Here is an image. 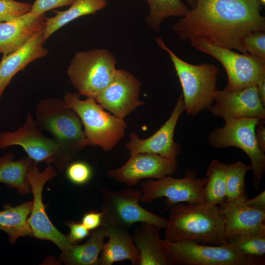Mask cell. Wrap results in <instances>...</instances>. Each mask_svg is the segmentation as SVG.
<instances>
[{"instance_id": "1", "label": "cell", "mask_w": 265, "mask_h": 265, "mask_svg": "<svg viewBox=\"0 0 265 265\" xmlns=\"http://www.w3.org/2000/svg\"><path fill=\"white\" fill-rule=\"evenodd\" d=\"M259 0H196L194 7L172 26L180 40L201 39L247 53L242 38L265 32V18Z\"/></svg>"}, {"instance_id": "2", "label": "cell", "mask_w": 265, "mask_h": 265, "mask_svg": "<svg viewBox=\"0 0 265 265\" xmlns=\"http://www.w3.org/2000/svg\"><path fill=\"white\" fill-rule=\"evenodd\" d=\"M164 239L186 240L195 243L220 245L226 243L224 225L219 208L206 201L177 204L169 209Z\"/></svg>"}, {"instance_id": "3", "label": "cell", "mask_w": 265, "mask_h": 265, "mask_svg": "<svg viewBox=\"0 0 265 265\" xmlns=\"http://www.w3.org/2000/svg\"><path fill=\"white\" fill-rule=\"evenodd\" d=\"M34 120L41 130L53 136L69 163L85 147L91 146L80 118L63 99L52 97L40 100L35 106Z\"/></svg>"}, {"instance_id": "4", "label": "cell", "mask_w": 265, "mask_h": 265, "mask_svg": "<svg viewBox=\"0 0 265 265\" xmlns=\"http://www.w3.org/2000/svg\"><path fill=\"white\" fill-rule=\"evenodd\" d=\"M159 48L169 55L182 90L185 111L195 116L209 110L212 105L216 92L219 68L214 64H190L179 57L165 44L160 37L156 38Z\"/></svg>"}, {"instance_id": "5", "label": "cell", "mask_w": 265, "mask_h": 265, "mask_svg": "<svg viewBox=\"0 0 265 265\" xmlns=\"http://www.w3.org/2000/svg\"><path fill=\"white\" fill-rule=\"evenodd\" d=\"M63 100L79 115L91 145L98 146L108 152L124 137L128 127L124 119L106 111L94 98L81 100L78 93L68 92Z\"/></svg>"}, {"instance_id": "6", "label": "cell", "mask_w": 265, "mask_h": 265, "mask_svg": "<svg viewBox=\"0 0 265 265\" xmlns=\"http://www.w3.org/2000/svg\"><path fill=\"white\" fill-rule=\"evenodd\" d=\"M170 265H264L265 257L245 255L226 243L220 245L199 244L183 240L161 239Z\"/></svg>"}, {"instance_id": "7", "label": "cell", "mask_w": 265, "mask_h": 265, "mask_svg": "<svg viewBox=\"0 0 265 265\" xmlns=\"http://www.w3.org/2000/svg\"><path fill=\"white\" fill-rule=\"evenodd\" d=\"M116 62L114 54L105 49L79 52L70 61L67 76L79 95L95 98L113 78Z\"/></svg>"}, {"instance_id": "8", "label": "cell", "mask_w": 265, "mask_h": 265, "mask_svg": "<svg viewBox=\"0 0 265 265\" xmlns=\"http://www.w3.org/2000/svg\"><path fill=\"white\" fill-rule=\"evenodd\" d=\"M102 199V221L105 228L115 226L126 229L136 223L145 222L161 229L166 227L168 219L151 212L141 206L142 191L128 187L115 191L100 188Z\"/></svg>"}, {"instance_id": "9", "label": "cell", "mask_w": 265, "mask_h": 265, "mask_svg": "<svg viewBox=\"0 0 265 265\" xmlns=\"http://www.w3.org/2000/svg\"><path fill=\"white\" fill-rule=\"evenodd\" d=\"M261 120L256 118H242L225 122L214 129L208 136L211 147L222 149L235 147L242 150L249 157L250 170L253 172L252 185L257 191L265 172V154L259 148L255 138V128Z\"/></svg>"}, {"instance_id": "10", "label": "cell", "mask_w": 265, "mask_h": 265, "mask_svg": "<svg viewBox=\"0 0 265 265\" xmlns=\"http://www.w3.org/2000/svg\"><path fill=\"white\" fill-rule=\"evenodd\" d=\"M197 50L209 54L221 63L227 76L225 89L240 90L256 86L265 80V59L249 53H238L201 39L189 40Z\"/></svg>"}, {"instance_id": "11", "label": "cell", "mask_w": 265, "mask_h": 265, "mask_svg": "<svg viewBox=\"0 0 265 265\" xmlns=\"http://www.w3.org/2000/svg\"><path fill=\"white\" fill-rule=\"evenodd\" d=\"M18 145L22 147L34 163H53L59 170H64L70 163L53 138L41 132L31 114L29 112L22 126L13 132L0 133V149Z\"/></svg>"}, {"instance_id": "12", "label": "cell", "mask_w": 265, "mask_h": 265, "mask_svg": "<svg viewBox=\"0 0 265 265\" xmlns=\"http://www.w3.org/2000/svg\"><path fill=\"white\" fill-rule=\"evenodd\" d=\"M207 181L206 177H198L197 171L194 169H187L182 178L167 176L156 181H143L141 202L151 203L158 198L165 197L166 210L180 203L204 202Z\"/></svg>"}, {"instance_id": "13", "label": "cell", "mask_w": 265, "mask_h": 265, "mask_svg": "<svg viewBox=\"0 0 265 265\" xmlns=\"http://www.w3.org/2000/svg\"><path fill=\"white\" fill-rule=\"evenodd\" d=\"M37 164L34 162L27 174L33 199L32 210L27 221L32 230V236L51 241L63 252L73 244L68 236L60 232L50 220L45 211L42 195L45 184L57 174L55 168L50 165L40 172Z\"/></svg>"}, {"instance_id": "14", "label": "cell", "mask_w": 265, "mask_h": 265, "mask_svg": "<svg viewBox=\"0 0 265 265\" xmlns=\"http://www.w3.org/2000/svg\"><path fill=\"white\" fill-rule=\"evenodd\" d=\"M141 83L129 71L117 69L109 84L94 99L105 110L125 118L145 103L140 100Z\"/></svg>"}, {"instance_id": "15", "label": "cell", "mask_w": 265, "mask_h": 265, "mask_svg": "<svg viewBox=\"0 0 265 265\" xmlns=\"http://www.w3.org/2000/svg\"><path fill=\"white\" fill-rule=\"evenodd\" d=\"M177 159H168L153 153H138L130 156L121 167L109 170V178L129 186L137 185L143 179H159L176 172Z\"/></svg>"}, {"instance_id": "16", "label": "cell", "mask_w": 265, "mask_h": 265, "mask_svg": "<svg viewBox=\"0 0 265 265\" xmlns=\"http://www.w3.org/2000/svg\"><path fill=\"white\" fill-rule=\"evenodd\" d=\"M209 110L225 123L242 118L265 119V106L258 96L256 86L236 91L218 89Z\"/></svg>"}, {"instance_id": "17", "label": "cell", "mask_w": 265, "mask_h": 265, "mask_svg": "<svg viewBox=\"0 0 265 265\" xmlns=\"http://www.w3.org/2000/svg\"><path fill=\"white\" fill-rule=\"evenodd\" d=\"M185 106L181 94L169 118L153 134L145 139H140L133 132L130 134V141L125 147L130 156L138 153H153L168 159H177L180 154V144L174 140L178 121L184 111Z\"/></svg>"}, {"instance_id": "18", "label": "cell", "mask_w": 265, "mask_h": 265, "mask_svg": "<svg viewBox=\"0 0 265 265\" xmlns=\"http://www.w3.org/2000/svg\"><path fill=\"white\" fill-rule=\"evenodd\" d=\"M45 14L31 11L0 23V53L7 55L22 47L35 33L45 28Z\"/></svg>"}, {"instance_id": "19", "label": "cell", "mask_w": 265, "mask_h": 265, "mask_svg": "<svg viewBox=\"0 0 265 265\" xmlns=\"http://www.w3.org/2000/svg\"><path fill=\"white\" fill-rule=\"evenodd\" d=\"M44 29L35 33L17 51L3 55L0 62V101L5 88L17 73L31 62L48 53L43 46Z\"/></svg>"}, {"instance_id": "20", "label": "cell", "mask_w": 265, "mask_h": 265, "mask_svg": "<svg viewBox=\"0 0 265 265\" xmlns=\"http://www.w3.org/2000/svg\"><path fill=\"white\" fill-rule=\"evenodd\" d=\"M226 238L236 234L265 230V209L240 203L218 206Z\"/></svg>"}, {"instance_id": "21", "label": "cell", "mask_w": 265, "mask_h": 265, "mask_svg": "<svg viewBox=\"0 0 265 265\" xmlns=\"http://www.w3.org/2000/svg\"><path fill=\"white\" fill-rule=\"evenodd\" d=\"M108 240L104 243L99 258V265H111L115 262L129 260L139 265L140 255L127 229L115 226L105 228Z\"/></svg>"}, {"instance_id": "22", "label": "cell", "mask_w": 265, "mask_h": 265, "mask_svg": "<svg viewBox=\"0 0 265 265\" xmlns=\"http://www.w3.org/2000/svg\"><path fill=\"white\" fill-rule=\"evenodd\" d=\"M160 230L145 222L134 229L132 238L139 253V265H170L161 244Z\"/></svg>"}, {"instance_id": "23", "label": "cell", "mask_w": 265, "mask_h": 265, "mask_svg": "<svg viewBox=\"0 0 265 265\" xmlns=\"http://www.w3.org/2000/svg\"><path fill=\"white\" fill-rule=\"evenodd\" d=\"M105 238V228L101 226L93 230L85 243L73 244L61 252L59 259L69 265H99V258Z\"/></svg>"}, {"instance_id": "24", "label": "cell", "mask_w": 265, "mask_h": 265, "mask_svg": "<svg viewBox=\"0 0 265 265\" xmlns=\"http://www.w3.org/2000/svg\"><path fill=\"white\" fill-rule=\"evenodd\" d=\"M32 205V201L15 207L6 204L3 210L0 211V230L7 234L11 244H15L20 237L32 236V230L27 221Z\"/></svg>"}, {"instance_id": "25", "label": "cell", "mask_w": 265, "mask_h": 265, "mask_svg": "<svg viewBox=\"0 0 265 265\" xmlns=\"http://www.w3.org/2000/svg\"><path fill=\"white\" fill-rule=\"evenodd\" d=\"M34 161L28 156L18 160L10 152L0 158V183L17 189L21 195L31 192L27 177L29 169Z\"/></svg>"}, {"instance_id": "26", "label": "cell", "mask_w": 265, "mask_h": 265, "mask_svg": "<svg viewBox=\"0 0 265 265\" xmlns=\"http://www.w3.org/2000/svg\"><path fill=\"white\" fill-rule=\"evenodd\" d=\"M107 4L106 0H76L67 10L53 11L55 15L45 19L44 41L67 24L81 16L95 14L104 9Z\"/></svg>"}, {"instance_id": "27", "label": "cell", "mask_w": 265, "mask_h": 265, "mask_svg": "<svg viewBox=\"0 0 265 265\" xmlns=\"http://www.w3.org/2000/svg\"><path fill=\"white\" fill-rule=\"evenodd\" d=\"M150 12L145 21L148 27L158 32L162 23L171 17L182 18L190 10L181 0H146Z\"/></svg>"}, {"instance_id": "28", "label": "cell", "mask_w": 265, "mask_h": 265, "mask_svg": "<svg viewBox=\"0 0 265 265\" xmlns=\"http://www.w3.org/2000/svg\"><path fill=\"white\" fill-rule=\"evenodd\" d=\"M227 164L216 159L209 164L206 173L205 201L217 206L225 202Z\"/></svg>"}, {"instance_id": "29", "label": "cell", "mask_w": 265, "mask_h": 265, "mask_svg": "<svg viewBox=\"0 0 265 265\" xmlns=\"http://www.w3.org/2000/svg\"><path fill=\"white\" fill-rule=\"evenodd\" d=\"M250 166L241 161L227 164L226 179V199L223 204L240 203L248 198L245 177Z\"/></svg>"}, {"instance_id": "30", "label": "cell", "mask_w": 265, "mask_h": 265, "mask_svg": "<svg viewBox=\"0 0 265 265\" xmlns=\"http://www.w3.org/2000/svg\"><path fill=\"white\" fill-rule=\"evenodd\" d=\"M226 242L245 255L261 258L265 254V230L233 235L226 238Z\"/></svg>"}, {"instance_id": "31", "label": "cell", "mask_w": 265, "mask_h": 265, "mask_svg": "<svg viewBox=\"0 0 265 265\" xmlns=\"http://www.w3.org/2000/svg\"><path fill=\"white\" fill-rule=\"evenodd\" d=\"M90 165L84 161H76L70 163L65 168V174L68 180L76 185L87 183L92 176Z\"/></svg>"}, {"instance_id": "32", "label": "cell", "mask_w": 265, "mask_h": 265, "mask_svg": "<svg viewBox=\"0 0 265 265\" xmlns=\"http://www.w3.org/2000/svg\"><path fill=\"white\" fill-rule=\"evenodd\" d=\"M31 5L15 0H0V23L12 20L30 11Z\"/></svg>"}, {"instance_id": "33", "label": "cell", "mask_w": 265, "mask_h": 265, "mask_svg": "<svg viewBox=\"0 0 265 265\" xmlns=\"http://www.w3.org/2000/svg\"><path fill=\"white\" fill-rule=\"evenodd\" d=\"M242 45L247 53L265 59V32L248 34L242 38Z\"/></svg>"}, {"instance_id": "34", "label": "cell", "mask_w": 265, "mask_h": 265, "mask_svg": "<svg viewBox=\"0 0 265 265\" xmlns=\"http://www.w3.org/2000/svg\"><path fill=\"white\" fill-rule=\"evenodd\" d=\"M76 0H35L30 11L37 14H45L55 8L71 5Z\"/></svg>"}, {"instance_id": "35", "label": "cell", "mask_w": 265, "mask_h": 265, "mask_svg": "<svg viewBox=\"0 0 265 265\" xmlns=\"http://www.w3.org/2000/svg\"><path fill=\"white\" fill-rule=\"evenodd\" d=\"M66 225L70 229L68 237L73 244L80 242L90 234V231L81 223L71 221L66 222Z\"/></svg>"}, {"instance_id": "36", "label": "cell", "mask_w": 265, "mask_h": 265, "mask_svg": "<svg viewBox=\"0 0 265 265\" xmlns=\"http://www.w3.org/2000/svg\"><path fill=\"white\" fill-rule=\"evenodd\" d=\"M102 212L94 211L85 213L81 218V223L89 231L94 230L102 225Z\"/></svg>"}, {"instance_id": "37", "label": "cell", "mask_w": 265, "mask_h": 265, "mask_svg": "<svg viewBox=\"0 0 265 265\" xmlns=\"http://www.w3.org/2000/svg\"><path fill=\"white\" fill-rule=\"evenodd\" d=\"M255 138L260 149L265 153V120L260 121L255 128Z\"/></svg>"}, {"instance_id": "38", "label": "cell", "mask_w": 265, "mask_h": 265, "mask_svg": "<svg viewBox=\"0 0 265 265\" xmlns=\"http://www.w3.org/2000/svg\"><path fill=\"white\" fill-rule=\"evenodd\" d=\"M241 203L250 207L261 209H265V190H264L256 196L251 199H249L248 198L245 200L241 202Z\"/></svg>"}, {"instance_id": "39", "label": "cell", "mask_w": 265, "mask_h": 265, "mask_svg": "<svg viewBox=\"0 0 265 265\" xmlns=\"http://www.w3.org/2000/svg\"><path fill=\"white\" fill-rule=\"evenodd\" d=\"M258 96L261 102L265 106V80L259 82L257 85Z\"/></svg>"}, {"instance_id": "40", "label": "cell", "mask_w": 265, "mask_h": 265, "mask_svg": "<svg viewBox=\"0 0 265 265\" xmlns=\"http://www.w3.org/2000/svg\"><path fill=\"white\" fill-rule=\"evenodd\" d=\"M191 9H192L196 3V0H186Z\"/></svg>"}]
</instances>
